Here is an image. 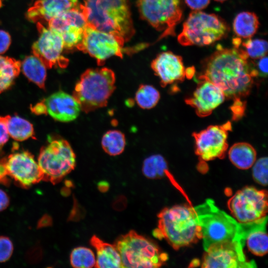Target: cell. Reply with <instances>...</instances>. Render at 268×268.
Returning <instances> with one entry per match:
<instances>
[{"label": "cell", "mask_w": 268, "mask_h": 268, "mask_svg": "<svg viewBox=\"0 0 268 268\" xmlns=\"http://www.w3.org/2000/svg\"><path fill=\"white\" fill-rule=\"evenodd\" d=\"M151 67L162 86L183 81L186 75L181 57L170 51L158 54L152 61Z\"/></svg>", "instance_id": "ac0fdd59"}, {"label": "cell", "mask_w": 268, "mask_h": 268, "mask_svg": "<svg viewBox=\"0 0 268 268\" xmlns=\"http://www.w3.org/2000/svg\"><path fill=\"white\" fill-rule=\"evenodd\" d=\"M160 97L159 91L153 86L141 84L135 95L138 106L143 109H150L155 107Z\"/></svg>", "instance_id": "f546056e"}, {"label": "cell", "mask_w": 268, "mask_h": 268, "mask_svg": "<svg viewBox=\"0 0 268 268\" xmlns=\"http://www.w3.org/2000/svg\"><path fill=\"white\" fill-rule=\"evenodd\" d=\"M13 247L7 237L0 236V263L7 261L13 253Z\"/></svg>", "instance_id": "836d02e7"}, {"label": "cell", "mask_w": 268, "mask_h": 268, "mask_svg": "<svg viewBox=\"0 0 268 268\" xmlns=\"http://www.w3.org/2000/svg\"><path fill=\"white\" fill-rule=\"evenodd\" d=\"M245 243L227 241L210 247L205 252L201 267L252 268L257 267L254 261H248L243 251Z\"/></svg>", "instance_id": "7c38bea8"}, {"label": "cell", "mask_w": 268, "mask_h": 268, "mask_svg": "<svg viewBox=\"0 0 268 268\" xmlns=\"http://www.w3.org/2000/svg\"><path fill=\"white\" fill-rule=\"evenodd\" d=\"M197 88L192 97L186 102L195 110L200 117H206L221 104L225 100L223 92L212 82L200 79Z\"/></svg>", "instance_id": "e0dca14e"}, {"label": "cell", "mask_w": 268, "mask_h": 268, "mask_svg": "<svg viewBox=\"0 0 268 268\" xmlns=\"http://www.w3.org/2000/svg\"><path fill=\"white\" fill-rule=\"evenodd\" d=\"M37 27L39 38L32 46L33 55L47 68H65L69 61L62 55L64 42L60 34L49 27H46L40 22H37Z\"/></svg>", "instance_id": "4fadbf2b"}, {"label": "cell", "mask_w": 268, "mask_h": 268, "mask_svg": "<svg viewBox=\"0 0 268 268\" xmlns=\"http://www.w3.org/2000/svg\"><path fill=\"white\" fill-rule=\"evenodd\" d=\"M256 63H253L254 67L256 71L257 76L265 77L268 74V57L267 55L257 59Z\"/></svg>", "instance_id": "e575fe53"}, {"label": "cell", "mask_w": 268, "mask_h": 268, "mask_svg": "<svg viewBox=\"0 0 268 268\" xmlns=\"http://www.w3.org/2000/svg\"><path fill=\"white\" fill-rule=\"evenodd\" d=\"M229 158L232 164L240 169L251 168L256 160V151L250 144L238 142L233 144L228 151Z\"/></svg>", "instance_id": "603a6c76"}, {"label": "cell", "mask_w": 268, "mask_h": 268, "mask_svg": "<svg viewBox=\"0 0 268 268\" xmlns=\"http://www.w3.org/2000/svg\"><path fill=\"white\" fill-rule=\"evenodd\" d=\"M242 49L223 48L217 50L206 59L200 79L207 80L217 86L225 97L241 102L250 93L253 78L257 76L253 63Z\"/></svg>", "instance_id": "6da1fadb"}, {"label": "cell", "mask_w": 268, "mask_h": 268, "mask_svg": "<svg viewBox=\"0 0 268 268\" xmlns=\"http://www.w3.org/2000/svg\"><path fill=\"white\" fill-rule=\"evenodd\" d=\"M9 203V199L7 194L0 189V211L5 209Z\"/></svg>", "instance_id": "f35d334b"}, {"label": "cell", "mask_w": 268, "mask_h": 268, "mask_svg": "<svg viewBox=\"0 0 268 268\" xmlns=\"http://www.w3.org/2000/svg\"><path fill=\"white\" fill-rule=\"evenodd\" d=\"M90 243L96 251L95 268H122L120 255L114 245L104 242L96 235L91 238Z\"/></svg>", "instance_id": "7402d4cb"}, {"label": "cell", "mask_w": 268, "mask_h": 268, "mask_svg": "<svg viewBox=\"0 0 268 268\" xmlns=\"http://www.w3.org/2000/svg\"><path fill=\"white\" fill-rule=\"evenodd\" d=\"M142 171L143 175L149 179L170 176L167 162L160 154L152 155L146 158L143 161Z\"/></svg>", "instance_id": "83f0119b"}, {"label": "cell", "mask_w": 268, "mask_h": 268, "mask_svg": "<svg viewBox=\"0 0 268 268\" xmlns=\"http://www.w3.org/2000/svg\"><path fill=\"white\" fill-rule=\"evenodd\" d=\"M2 146H0V156L2 155Z\"/></svg>", "instance_id": "ab89813d"}, {"label": "cell", "mask_w": 268, "mask_h": 268, "mask_svg": "<svg viewBox=\"0 0 268 268\" xmlns=\"http://www.w3.org/2000/svg\"><path fill=\"white\" fill-rule=\"evenodd\" d=\"M267 220L266 215L255 221L240 223L245 244L249 251L257 256H264L268 252Z\"/></svg>", "instance_id": "44dd1931"}, {"label": "cell", "mask_w": 268, "mask_h": 268, "mask_svg": "<svg viewBox=\"0 0 268 268\" xmlns=\"http://www.w3.org/2000/svg\"><path fill=\"white\" fill-rule=\"evenodd\" d=\"M194 210L205 251L222 242L241 241L245 243L240 222L220 209L212 200H206Z\"/></svg>", "instance_id": "3957f363"}, {"label": "cell", "mask_w": 268, "mask_h": 268, "mask_svg": "<svg viewBox=\"0 0 268 268\" xmlns=\"http://www.w3.org/2000/svg\"><path fill=\"white\" fill-rule=\"evenodd\" d=\"M231 124L211 125L193 134L196 154L204 161L223 157L228 148L227 137Z\"/></svg>", "instance_id": "9a60e30c"}, {"label": "cell", "mask_w": 268, "mask_h": 268, "mask_svg": "<svg viewBox=\"0 0 268 268\" xmlns=\"http://www.w3.org/2000/svg\"><path fill=\"white\" fill-rule=\"evenodd\" d=\"M229 31V25L217 15L194 10L177 39L182 46H207L225 37Z\"/></svg>", "instance_id": "52a82bcc"}, {"label": "cell", "mask_w": 268, "mask_h": 268, "mask_svg": "<svg viewBox=\"0 0 268 268\" xmlns=\"http://www.w3.org/2000/svg\"><path fill=\"white\" fill-rule=\"evenodd\" d=\"M259 25L258 17L255 13L243 11L238 13L234 19L233 28L238 37L248 39L255 35Z\"/></svg>", "instance_id": "cb8c5ba5"}, {"label": "cell", "mask_w": 268, "mask_h": 268, "mask_svg": "<svg viewBox=\"0 0 268 268\" xmlns=\"http://www.w3.org/2000/svg\"><path fill=\"white\" fill-rule=\"evenodd\" d=\"M215 0V1H218V2H223V1H225V0Z\"/></svg>", "instance_id": "60d3db41"}, {"label": "cell", "mask_w": 268, "mask_h": 268, "mask_svg": "<svg viewBox=\"0 0 268 268\" xmlns=\"http://www.w3.org/2000/svg\"><path fill=\"white\" fill-rule=\"evenodd\" d=\"M114 245L122 268H159L168 259L156 244L133 230L119 237Z\"/></svg>", "instance_id": "8992f818"}, {"label": "cell", "mask_w": 268, "mask_h": 268, "mask_svg": "<svg viewBox=\"0 0 268 268\" xmlns=\"http://www.w3.org/2000/svg\"><path fill=\"white\" fill-rule=\"evenodd\" d=\"M48 26L61 35L64 49H77L81 43L87 21L82 4L70 9L48 22Z\"/></svg>", "instance_id": "5bb4252c"}, {"label": "cell", "mask_w": 268, "mask_h": 268, "mask_svg": "<svg viewBox=\"0 0 268 268\" xmlns=\"http://www.w3.org/2000/svg\"><path fill=\"white\" fill-rule=\"evenodd\" d=\"M82 7L87 23L92 27L125 42L134 34L130 0H84Z\"/></svg>", "instance_id": "7a4b0ae2"}, {"label": "cell", "mask_w": 268, "mask_h": 268, "mask_svg": "<svg viewBox=\"0 0 268 268\" xmlns=\"http://www.w3.org/2000/svg\"><path fill=\"white\" fill-rule=\"evenodd\" d=\"M242 49L248 58L257 60L267 55L268 42L261 39H246L242 43Z\"/></svg>", "instance_id": "1f68e13d"}, {"label": "cell", "mask_w": 268, "mask_h": 268, "mask_svg": "<svg viewBox=\"0 0 268 268\" xmlns=\"http://www.w3.org/2000/svg\"><path fill=\"white\" fill-rule=\"evenodd\" d=\"M70 263L73 268H91L95 267L96 259L94 253L90 249L78 247L71 251Z\"/></svg>", "instance_id": "4dcf8cb0"}, {"label": "cell", "mask_w": 268, "mask_h": 268, "mask_svg": "<svg viewBox=\"0 0 268 268\" xmlns=\"http://www.w3.org/2000/svg\"><path fill=\"white\" fill-rule=\"evenodd\" d=\"M228 207L236 219L246 223L266 216L268 195L265 190L247 187L236 192L229 200Z\"/></svg>", "instance_id": "30bf717a"}, {"label": "cell", "mask_w": 268, "mask_h": 268, "mask_svg": "<svg viewBox=\"0 0 268 268\" xmlns=\"http://www.w3.org/2000/svg\"><path fill=\"white\" fill-rule=\"evenodd\" d=\"M42 102L46 113L60 122H68L74 120L81 111L80 105L75 98L62 91L52 94Z\"/></svg>", "instance_id": "d6986e66"}, {"label": "cell", "mask_w": 268, "mask_h": 268, "mask_svg": "<svg viewBox=\"0 0 268 268\" xmlns=\"http://www.w3.org/2000/svg\"><path fill=\"white\" fill-rule=\"evenodd\" d=\"M158 217V228L154 231V236L165 239L175 249L201 238L194 208L190 206L175 205L165 208Z\"/></svg>", "instance_id": "277c9868"}, {"label": "cell", "mask_w": 268, "mask_h": 268, "mask_svg": "<svg viewBox=\"0 0 268 268\" xmlns=\"http://www.w3.org/2000/svg\"><path fill=\"white\" fill-rule=\"evenodd\" d=\"M115 75L107 67L89 68L77 82L73 96L81 110L88 113L107 105L116 87Z\"/></svg>", "instance_id": "5b68a950"}, {"label": "cell", "mask_w": 268, "mask_h": 268, "mask_svg": "<svg viewBox=\"0 0 268 268\" xmlns=\"http://www.w3.org/2000/svg\"><path fill=\"white\" fill-rule=\"evenodd\" d=\"M79 4L78 0H38L27 10L26 17L31 22L48 23Z\"/></svg>", "instance_id": "ffe728a7"}, {"label": "cell", "mask_w": 268, "mask_h": 268, "mask_svg": "<svg viewBox=\"0 0 268 268\" xmlns=\"http://www.w3.org/2000/svg\"><path fill=\"white\" fill-rule=\"evenodd\" d=\"M186 3L194 10H200L207 6L210 0H185Z\"/></svg>", "instance_id": "8d00e7d4"}, {"label": "cell", "mask_w": 268, "mask_h": 268, "mask_svg": "<svg viewBox=\"0 0 268 268\" xmlns=\"http://www.w3.org/2000/svg\"><path fill=\"white\" fill-rule=\"evenodd\" d=\"M11 37L6 31L0 30V54L4 53L11 44Z\"/></svg>", "instance_id": "d590c367"}, {"label": "cell", "mask_w": 268, "mask_h": 268, "mask_svg": "<svg viewBox=\"0 0 268 268\" xmlns=\"http://www.w3.org/2000/svg\"><path fill=\"white\" fill-rule=\"evenodd\" d=\"M75 155L69 143L65 139L51 141L40 152L38 164L44 174L43 180L53 184L60 182L74 169Z\"/></svg>", "instance_id": "ba28073f"}, {"label": "cell", "mask_w": 268, "mask_h": 268, "mask_svg": "<svg viewBox=\"0 0 268 268\" xmlns=\"http://www.w3.org/2000/svg\"><path fill=\"white\" fill-rule=\"evenodd\" d=\"M101 145L106 153L111 156L121 154L126 145L124 134L118 130H110L103 136Z\"/></svg>", "instance_id": "f1b7e54d"}, {"label": "cell", "mask_w": 268, "mask_h": 268, "mask_svg": "<svg viewBox=\"0 0 268 268\" xmlns=\"http://www.w3.org/2000/svg\"><path fill=\"white\" fill-rule=\"evenodd\" d=\"M3 159L7 176L22 186L29 187L43 180L44 174L30 152H16Z\"/></svg>", "instance_id": "2e32d148"}, {"label": "cell", "mask_w": 268, "mask_h": 268, "mask_svg": "<svg viewBox=\"0 0 268 268\" xmlns=\"http://www.w3.org/2000/svg\"><path fill=\"white\" fill-rule=\"evenodd\" d=\"M137 5L141 17L162 32L158 40L175 35L182 16L180 0H137Z\"/></svg>", "instance_id": "9c48e42d"}, {"label": "cell", "mask_w": 268, "mask_h": 268, "mask_svg": "<svg viewBox=\"0 0 268 268\" xmlns=\"http://www.w3.org/2000/svg\"><path fill=\"white\" fill-rule=\"evenodd\" d=\"M9 136L6 126L1 117H0V146L7 141Z\"/></svg>", "instance_id": "74e56055"}, {"label": "cell", "mask_w": 268, "mask_h": 268, "mask_svg": "<svg viewBox=\"0 0 268 268\" xmlns=\"http://www.w3.org/2000/svg\"><path fill=\"white\" fill-rule=\"evenodd\" d=\"M252 174L254 180L259 184L267 186L268 184V158L263 157L253 164Z\"/></svg>", "instance_id": "d6a6232c"}, {"label": "cell", "mask_w": 268, "mask_h": 268, "mask_svg": "<svg viewBox=\"0 0 268 268\" xmlns=\"http://www.w3.org/2000/svg\"><path fill=\"white\" fill-rule=\"evenodd\" d=\"M4 122L9 135L17 141H23L34 135L32 125L19 116L1 117Z\"/></svg>", "instance_id": "484cf974"}, {"label": "cell", "mask_w": 268, "mask_h": 268, "mask_svg": "<svg viewBox=\"0 0 268 268\" xmlns=\"http://www.w3.org/2000/svg\"><path fill=\"white\" fill-rule=\"evenodd\" d=\"M20 69L21 62L19 61L0 55V93L13 84Z\"/></svg>", "instance_id": "4316f807"}, {"label": "cell", "mask_w": 268, "mask_h": 268, "mask_svg": "<svg viewBox=\"0 0 268 268\" xmlns=\"http://www.w3.org/2000/svg\"><path fill=\"white\" fill-rule=\"evenodd\" d=\"M124 43L121 38L96 29L87 23L82 40L77 49L88 54L96 60L98 66H102L112 56L123 58Z\"/></svg>", "instance_id": "8fae6325"}, {"label": "cell", "mask_w": 268, "mask_h": 268, "mask_svg": "<svg viewBox=\"0 0 268 268\" xmlns=\"http://www.w3.org/2000/svg\"><path fill=\"white\" fill-rule=\"evenodd\" d=\"M21 68L29 80L45 89L46 67L37 57L34 55L25 57L21 63Z\"/></svg>", "instance_id": "d4e9b609"}]
</instances>
